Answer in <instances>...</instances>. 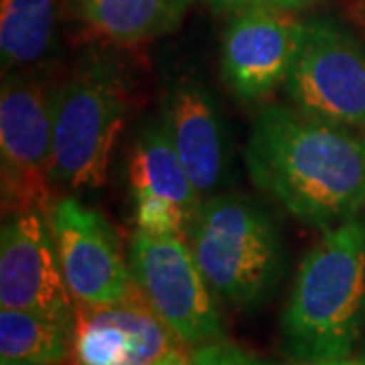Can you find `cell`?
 Listing matches in <instances>:
<instances>
[{"instance_id":"6da1fadb","label":"cell","mask_w":365,"mask_h":365,"mask_svg":"<svg viewBox=\"0 0 365 365\" xmlns=\"http://www.w3.org/2000/svg\"><path fill=\"white\" fill-rule=\"evenodd\" d=\"M244 160L262 193L304 225L323 232L365 211L364 132L294 106H264Z\"/></svg>"},{"instance_id":"7a4b0ae2","label":"cell","mask_w":365,"mask_h":365,"mask_svg":"<svg viewBox=\"0 0 365 365\" xmlns=\"http://www.w3.org/2000/svg\"><path fill=\"white\" fill-rule=\"evenodd\" d=\"M365 329V211L323 230L300 262L280 319L299 364L345 361Z\"/></svg>"},{"instance_id":"3957f363","label":"cell","mask_w":365,"mask_h":365,"mask_svg":"<svg viewBox=\"0 0 365 365\" xmlns=\"http://www.w3.org/2000/svg\"><path fill=\"white\" fill-rule=\"evenodd\" d=\"M189 246L213 294L237 309L272 299L287 268V248L272 213L246 193L201 201L189 225Z\"/></svg>"},{"instance_id":"277c9868","label":"cell","mask_w":365,"mask_h":365,"mask_svg":"<svg viewBox=\"0 0 365 365\" xmlns=\"http://www.w3.org/2000/svg\"><path fill=\"white\" fill-rule=\"evenodd\" d=\"M128 116L120 69L102 55L81 59L55 90L53 182L71 193L100 189Z\"/></svg>"},{"instance_id":"5b68a950","label":"cell","mask_w":365,"mask_h":365,"mask_svg":"<svg viewBox=\"0 0 365 365\" xmlns=\"http://www.w3.org/2000/svg\"><path fill=\"white\" fill-rule=\"evenodd\" d=\"M55 90L23 71L4 73L0 90V173L4 215L31 209L49 213L55 203Z\"/></svg>"},{"instance_id":"8992f818","label":"cell","mask_w":365,"mask_h":365,"mask_svg":"<svg viewBox=\"0 0 365 365\" xmlns=\"http://www.w3.org/2000/svg\"><path fill=\"white\" fill-rule=\"evenodd\" d=\"M290 106L365 132V47L331 16L302 23L287 83Z\"/></svg>"},{"instance_id":"52a82bcc","label":"cell","mask_w":365,"mask_h":365,"mask_svg":"<svg viewBox=\"0 0 365 365\" xmlns=\"http://www.w3.org/2000/svg\"><path fill=\"white\" fill-rule=\"evenodd\" d=\"M128 264L140 294L182 345L195 347L222 337L215 294L181 235L136 232Z\"/></svg>"},{"instance_id":"ba28073f","label":"cell","mask_w":365,"mask_h":365,"mask_svg":"<svg viewBox=\"0 0 365 365\" xmlns=\"http://www.w3.org/2000/svg\"><path fill=\"white\" fill-rule=\"evenodd\" d=\"M61 270L76 304L108 307L136 292L114 227L96 209L69 195L47 213Z\"/></svg>"},{"instance_id":"9c48e42d","label":"cell","mask_w":365,"mask_h":365,"mask_svg":"<svg viewBox=\"0 0 365 365\" xmlns=\"http://www.w3.org/2000/svg\"><path fill=\"white\" fill-rule=\"evenodd\" d=\"M0 307L45 314L76 327V300L45 211L6 215L0 234Z\"/></svg>"},{"instance_id":"30bf717a","label":"cell","mask_w":365,"mask_h":365,"mask_svg":"<svg viewBox=\"0 0 365 365\" xmlns=\"http://www.w3.org/2000/svg\"><path fill=\"white\" fill-rule=\"evenodd\" d=\"M158 120L201 201L222 193L232 173V140L213 90L197 76L170 79Z\"/></svg>"},{"instance_id":"8fae6325","label":"cell","mask_w":365,"mask_h":365,"mask_svg":"<svg viewBox=\"0 0 365 365\" xmlns=\"http://www.w3.org/2000/svg\"><path fill=\"white\" fill-rule=\"evenodd\" d=\"M302 23L260 4L237 11L222 37V78L244 104H256L287 83Z\"/></svg>"},{"instance_id":"7c38bea8","label":"cell","mask_w":365,"mask_h":365,"mask_svg":"<svg viewBox=\"0 0 365 365\" xmlns=\"http://www.w3.org/2000/svg\"><path fill=\"white\" fill-rule=\"evenodd\" d=\"M179 345L138 288L118 304H76L73 351L79 365H153Z\"/></svg>"},{"instance_id":"4fadbf2b","label":"cell","mask_w":365,"mask_h":365,"mask_svg":"<svg viewBox=\"0 0 365 365\" xmlns=\"http://www.w3.org/2000/svg\"><path fill=\"white\" fill-rule=\"evenodd\" d=\"M128 191L134 199H167L195 215L201 197L160 120L140 126L128 150Z\"/></svg>"},{"instance_id":"5bb4252c","label":"cell","mask_w":365,"mask_h":365,"mask_svg":"<svg viewBox=\"0 0 365 365\" xmlns=\"http://www.w3.org/2000/svg\"><path fill=\"white\" fill-rule=\"evenodd\" d=\"M191 0H69L91 33L116 45H138L170 31Z\"/></svg>"},{"instance_id":"9a60e30c","label":"cell","mask_w":365,"mask_h":365,"mask_svg":"<svg viewBox=\"0 0 365 365\" xmlns=\"http://www.w3.org/2000/svg\"><path fill=\"white\" fill-rule=\"evenodd\" d=\"M61 0L0 2L2 71H21L45 61L55 49Z\"/></svg>"},{"instance_id":"2e32d148","label":"cell","mask_w":365,"mask_h":365,"mask_svg":"<svg viewBox=\"0 0 365 365\" xmlns=\"http://www.w3.org/2000/svg\"><path fill=\"white\" fill-rule=\"evenodd\" d=\"M73 345V327L31 311H0V355L37 365H59Z\"/></svg>"},{"instance_id":"e0dca14e","label":"cell","mask_w":365,"mask_h":365,"mask_svg":"<svg viewBox=\"0 0 365 365\" xmlns=\"http://www.w3.org/2000/svg\"><path fill=\"white\" fill-rule=\"evenodd\" d=\"M189 365H270L244 351L235 343L225 339H213L195 345L189 355Z\"/></svg>"},{"instance_id":"ac0fdd59","label":"cell","mask_w":365,"mask_h":365,"mask_svg":"<svg viewBox=\"0 0 365 365\" xmlns=\"http://www.w3.org/2000/svg\"><path fill=\"white\" fill-rule=\"evenodd\" d=\"M317 0H254V4H260L266 9H272L278 13H294V11H302L307 6L314 4Z\"/></svg>"},{"instance_id":"d6986e66","label":"cell","mask_w":365,"mask_h":365,"mask_svg":"<svg viewBox=\"0 0 365 365\" xmlns=\"http://www.w3.org/2000/svg\"><path fill=\"white\" fill-rule=\"evenodd\" d=\"M215 13H237L248 6H254V0H203Z\"/></svg>"},{"instance_id":"ffe728a7","label":"cell","mask_w":365,"mask_h":365,"mask_svg":"<svg viewBox=\"0 0 365 365\" xmlns=\"http://www.w3.org/2000/svg\"><path fill=\"white\" fill-rule=\"evenodd\" d=\"M153 365H189V357L185 355L181 345H179V347H175V349L165 353L163 357H158Z\"/></svg>"},{"instance_id":"44dd1931","label":"cell","mask_w":365,"mask_h":365,"mask_svg":"<svg viewBox=\"0 0 365 365\" xmlns=\"http://www.w3.org/2000/svg\"><path fill=\"white\" fill-rule=\"evenodd\" d=\"M2 365H37V364H29V361H19V359H2Z\"/></svg>"},{"instance_id":"7402d4cb","label":"cell","mask_w":365,"mask_h":365,"mask_svg":"<svg viewBox=\"0 0 365 365\" xmlns=\"http://www.w3.org/2000/svg\"><path fill=\"white\" fill-rule=\"evenodd\" d=\"M347 361V359H345ZM345 361H319V364H299V365H345Z\"/></svg>"},{"instance_id":"603a6c76","label":"cell","mask_w":365,"mask_h":365,"mask_svg":"<svg viewBox=\"0 0 365 365\" xmlns=\"http://www.w3.org/2000/svg\"><path fill=\"white\" fill-rule=\"evenodd\" d=\"M345 365H365V361H361V364H351V361H345Z\"/></svg>"},{"instance_id":"cb8c5ba5","label":"cell","mask_w":365,"mask_h":365,"mask_svg":"<svg viewBox=\"0 0 365 365\" xmlns=\"http://www.w3.org/2000/svg\"><path fill=\"white\" fill-rule=\"evenodd\" d=\"M365 331V329H364ZM361 361H365V339H364V359H361Z\"/></svg>"}]
</instances>
